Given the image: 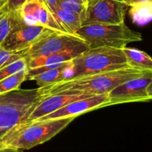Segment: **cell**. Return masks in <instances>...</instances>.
Returning a JSON list of instances; mask_svg holds the SVG:
<instances>
[{
    "label": "cell",
    "instance_id": "cell-1",
    "mask_svg": "<svg viewBox=\"0 0 152 152\" xmlns=\"http://www.w3.org/2000/svg\"><path fill=\"white\" fill-rule=\"evenodd\" d=\"M143 77H152V71L129 66L65 79L39 88L42 98L62 92L102 94H108L114 88L128 80Z\"/></svg>",
    "mask_w": 152,
    "mask_h": 152
},
{
    "label": "cell",
    "instance_id": "cell-2",
    "mask_svg": "<svg viewBox=\"0 0 152 152\" xmlns=\"http://www.w3.org/2000/svg\"><path fill=\"white\" fill-rule=\"evenodd\" d=\"M75 118L24 122L4 132L1 137L9 151L28 150L48 142L62 132Z\"/></svg>",
    "mask_w": 152,
    "mask_h": 152
},
{
    "label": "cell",
    "instance_id": "cell-3",
    "mask_svg": "<svg viewBox=\"0 0 152 152\" xmlns=\"http://www.w3.org/2000/svg\"><path fill=\"white\" fill-rule=\"evenodd\" d=\"M129 67L123 48H89L70 62L67 78Z\"/></svg>",
    "mask_w": 152,
    "mask_h": 152
},
{
    "label": "cell",
    "instance_id": "cell-4",
    "mask_svg": "<svg viewBox=\"0 0 152 152\" xmlns=\"http://www.w3.org/2000/svg\"><path fill=\"white\" fill-rule=\"evenodd\" d=\"M76 34L83 39L89 48L114 47L123 48L129 43L142 40V34L130 29L124 22L120 24H87Z\"/></svg>",
    "mask_w": 152,
    "mask_h": 152
},
{
    "label": "cell",
    "instance_id": "cell-5",
    "mask_svg": "<svg viewBox=\"0 0 152 152\" xmlns=\"http://www.w3.org/2000/svg\"><path fill=\"white\" fill-rule=\"evenodd\" d=\"M42 99L39 88L16 89L0 94V129L8 130L25 122Z\"/></svg>",
    "mask_w": 152,
    "mask_h": 152
},
{
    "label": "cell",
    "instance_id": "cell-6",
    "mask_svg": "<svg viewBox=\"0 0 152 152\" xmlns=\"http://www.w3.org/2000/svg\"><path fill=\"white\" fill-rule=\"evenodd\" d=\"M88 48V43L77 34L54 31L33 44L23 52V56L32 58L75 49Z\"/></svg>",
    "mask_w": 152,
    "mask_h": 152
},
{
    "label": "cell",
    "instance_id": "cell-7",
    "mask_svg": "<svg viewBox=\"0 0 152 152\" xmlns=\"http://www.w3.org/2000/svg\"><path fill=\"white\" fill-rule=\"evenodd\" d=\"M129 7L123 0H89L83 25L124 22Z\"/></svg>",
    "mask_w": 152,
    "mask_h": 152
},
{
    "label": "cell",
    "instance_id": "cell-8",
    "mask_svg": "<svg viewBox=\"0 0 152 152\" xmlns=\"http://www.w3.org/2000/svg\"><path fill=\"white\" fill-rule=\"evenodd\" d=\"M53 32L54 31L42 25L26 24L21 16L10 31L2 47L9 51L23 53L33 44Z\"/></svg>",
    "mask_w": 152,
    "mask_h": 152
},
{
    "label": "cell",
    "instance_id": "cell-9",
    "mask_svg": "<svg viewBox=\"0 0 152 152\" xmlns=\"http://www.w3.org/2000/svg\"><path fill=\"white\" fill-rule=\"evenodd\" d=\"M151 80L152 77H138L117 86L108 93L111 105L152 100L147 92V87Z\"/></svg>",
    "mask_w": 152,
    "mask_h": 152
},
{
    "label": "cell",
    "instance_id": "cell-10",
    "mask_svg": "<svg viewBox=\"0 0 152 152\" xmlns=\"http://www.w3.org/2000/svg\"><path fill=\"white\" fill-rule=\"evenodd\" d=\"M111 105L108 94H95L88 97L83 98L74 101L71 103L67 104L62 108L37 119V120H53V119L66 118V117H76L104 107L109 106Z\"/></svg>",
    "mask_w": 152,
    "mask_h": 152
},
{
    "label": "cell",
    "instance_id": "cell-11",
    "mask_svg": "<svg viewBox=\"0 0 152 152\" xmlns=\"http://www.w3.org/2000/svg\"><path fill=\"white\" fill-rule=\"evenodd\" d=\"M17 9L26 24L42 25L57 32H65L43 0H26Z\"/></svg>",
    "mask_w": 152,
    "mask_h": 152
},
{
    "label": "cell",
    "instance_id": "cell-12",
    "mask_svg": "<svg viewBox=\"0 0 152 152\" xmlns=\"http://www.w3.org/2000/svg\"><path fill=\"white\" fill-rule=\"evenodd\" d=\"M92 95L95 94L62 92V93L55 94H52L47 97L42 98L38 102V104L33 108L31 113L26 117L25 122L37 120L40 117L48 115V114L62 108L67 104L71 103L74 101L78 100V99L88 97Z\"/></svg>",
    "mask_w": 152,
    "mask_h": 152
},
{
    "label": "cell",
    "instance_id": "cell-13",
    "mask_svg": "<svg viewBox=\"0 0 152 152\" xmlns=\"http://www.w3.org/2000/svg\"><path fill=\"white\" fill-rule=\"evenodd\" d=\"M86 50L87 49H75V50L59 52V53H51L45 56L27 58L28 64L27 78L31 76L39 74L46 70L59 66L62 64L70 62Z\"/></svg>",
    "mask_w": 152,
    "mask_h": 152
},
{
    "label": "cell",
    "instance_id": "cell-14",
    "mask_svg": "<svg viewBox=\"0 0 152 152\" xmlns=\"http://www.w3.org/2000/svg\"><path fill=\"white\" fill-rule=\"evenodd\" d=\"M48 5L62 30L68 34H76L77 31L83 25V17L74 12L60 8L56 3Z\"/></svg>",
    "mask_w": 152,
    "mask_h": 152
},
{
    "label": "cell",
    "instance_id": "cell-15",
    "mask_svg": "<svg viewBox=\"0 0 152 152\" xmlns=\"http://www.w3.org/2000/svg\"><path fill=\"white\" fill-rule=\"evenodd\" d=\"M70 62L62 64L59 66L46 70L36 75L28 77L27 80L35 81L38 85L39 88L45 87L62 81L67 78V72L69 68Z\"/></svg>",
    "mask_w": 152,
    "mask_h": 152
},
{
    "label": "cell",
    "instance_id": "cell-16",
    "mask_svg": "<svg viewBox=\"0 0 152 152\" xmlns=\"http://www.w3.org/2000/svg\"><path fill=\"white\" fill-rule=\"evenodd\" d=\"M129 66L142 70L152 71V58L142 50L132 48H123Z\"/></svg>",
    "mask_w": 152,
    "mask_h": 152
},
{
    "label": "cell",
    "instance_id": "cell-17",
    "mask_svg": "<svg viewBox=\"0 0 152 152\" xmlns=\"http://www.w3.org/2000/svg\"><path fill=\"white\" fill-rule=\"evenodd\" d=\"M20 18L19 9H9L0 15V47H2L10 31Z\"/></svg>",
    "mask_w": 152,
    "mask_h": 152
},
{
    "label": "cell",
    "instance_id": "cell-18",
    "mask_svg": "<svg viewBox=\"0 0 152 152\" xmlns=\"http://www.w3.org/2000/svg\"><path fill=\"white\" fill-rule=\"evenodd\" d=\"M130 7L129 13L134 23L145 25L152 19V0L137 3Z\"/></svg>",
    "mask_w": 152,
    "mask_h": 152
},
{
    "label": "cell",
    "instance_id": "cell-19",
    "mask_svg": "<svg viewBox=\"0 0 152 152\" xmlns=\"http://www.w3.org/2000/svg\"><path fill=\"white\" fill-rule=\"evenodd\" d=\"M28 71H22L0 80V94L19 89L22 83L27 80Z\"/></svg>",
    "mask_w": 152,
    "mask_h": 152
},
{
    "label": "cell",
    "instance_id": "cell-20",
    "mask_svg": "<svg viewBox=\"0 0 152 152\" xmlns=\"http://www.w3.org/2000/svg\"><path fill=\"white\" fill-rule=\"evenodd\" d=\"M28 59L22 55L0 68V80L22 71H28Z\"/></svg>",
    "mask_w": 152,
    "mask_h": 152
},
{
    "label": "cell",
    "instance_id": "cell-21",
    "mask_svg": "<svg viewBox=\"0 0 152 152\" xmlns=\"http://www.w3.org/2000/svg\"><path fill=\"white\" fill-rule=\"evenodd\" d=\"M88 1L89 0H56V3L60 8L74 12L81 16L84 21Z\"/></svg>",
    "mask_w": 152,
    "mask_h": 152
},
{
    "label": "cell",
    "instance_id": "cell-22",
    "mask_svg": "<svg viewBox=\"0 0 152 152\" xmlns=\"http://www.w3.org/2000/svg\"><path fill=\"white\" fill-rule=\"evenodd\" d=\"M23 53H14L9 51L3 47H0V68H2L9 62L22 56Z\"/></svg>",
    "mask_w": 152,
    "mask_h": 152
},
{
    "label": "cell",
    "instance_id": "cell-23",
    "mask_svg": "<svg viewBox=\"0 0 152 152\" xmlns=\"http://www.w3.org/2000/svg\"><path fill=\"white\" fill-rule=\"evenodd\" d=\"M26 0H8V7L10 10L17 9L23 4ZM47 4H56V0H43Z\"/></svg>",
    "mask_w": 152,
    "mask_h": 152
},
{
    "label": "cell",
    "instance_id": "cell-24",
    "mask_svg": "<svg viewBox=\"0 0 152 152\" xmlns=\"http://www.w3.org/2000/svg\"><path fill=\"white\" fill-rule=\"evenodd\" d=\"M9 10L8 0H0V15Z\"/></svg>",
    "mask_w": 152,
    "mask_h": 152
},
{
    "label": "cell",
    "instance_id": "cell-25",
    "mask_svg": "<svg viewBox=\"0 0 152 152\" xmlns=\"http://www.w3.org/2000/svg\"><path fill=\"white\" fill-rule=\"evenodd\" d=\"M6 131L7 130H1V129H0V151H9L7 147L4 145L2 140H1V137H2L3 134H4Z\"/></svg>",
    "mask_w": 152,
    "mask_h": 152
},
{
    "label": "cell",
    "instance_id": "cell-26",
    "mask_svg": "<svg viewBox=\"0 0 152 152\" xmlns=\"http://www.w3.org/2000/svg\"><path fill=\"white\" fill-rule=\"evenodd\" d=\"M126 4H127L129 7L134 5V4H136L137 3L140 2H144V1H150V0H123Z\"/></svg>",
    "mask_w": 152,
    "mask_h": 152
},
{
    "label": "cell",
    "instance_id": "cell-27",
    "mask_svg": "<svg viewBox=\"0 0 152 152\" xmlns=\"http://www.w3.org/2000/svg\"><path fill=\"white\" fill-rule=\"evenodd\" d=\"M147 92H148V95L152 97V80L148 86V87H147Z\"/></svg>",
    "mask_w": 152,
    "mask_h": 152
}]
</instances>
